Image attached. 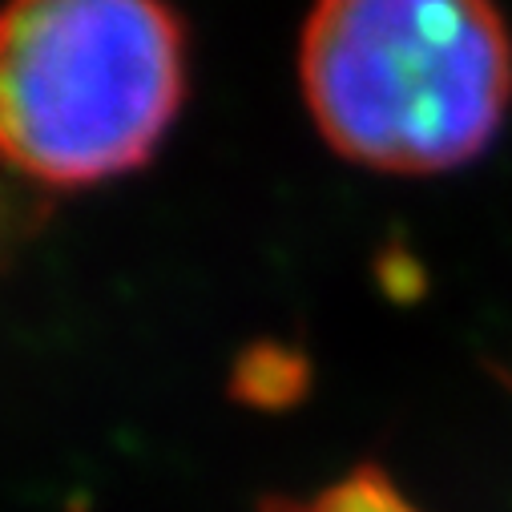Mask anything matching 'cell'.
I'll return each instance as SVG.
<instances>
[{"instance_id": "4", "label": "cell", "mask_w": 512, "mask_h": 512, "mask_svg": "<svg viewBox=\"0 0 512 512\" xmlns=\"http://www.w3.org/2000/svg\"><path fill=\"white\" fill-rule=\"evenodd\" d=\"M53 202H57V194L29 182L5 154H0V283L17 271L25 250L49 226Z\"/></svg>"}, {"instance_id": "2", "label": "cell", "mask_w": 512, "mask_h": 512, "mask_svg": "<svg viewBox=\"0 0 512 512\" xmlns=\"http://www.w3.org/2000/svg\"><path fill=\"white\" fill-rule=\"evenodd\" d=\"M186 85L190 29L154 0L0 9V154L49 194L142 170Z\"/></svg>"}, {"instance_id": "1", "label": "cell", "mask_w": 512, "mask_h": 512, "mask_svg": "<svg viewBox=\"0 0 512 512\" xmlns=\"http://www.w3.org/2000/svg\"><path fill=\"white\" fill-rule=\"evenodd\" d=\"M299 85L339 158L383 174H444L500 134L512 33L476 0H331L303 25Z\"/></svg>"}, {"instance_id": "5", "label": "cell", "mask_w": 512, "mask_h": 512, "mask_svg": "<svg viewBox=\"0 0 512 512\" xmlns=\"http://www.w3.org/2000/svg\"><path fill=\"white\" fill-rule=\"evenodd\" d=\"M291 512H424L383 464H355L347 476L327 484L315 500L295 504Z\"/></svg>"}, {"instance_id": "3", "label": "cell", "mask_w": 512, "mask_h": 512, "mask_svg": "<svg viewBox=\"0 0 512 512\" xmlns=\"http://www.w3.org/2000/svg\"><path fill=\"white\" fill-rule=\"evenodd\" d=\"M311 359L295 343L254 339L230 363V400L250 412H291L311 392Z\"/></svg>"}]
</instances>
